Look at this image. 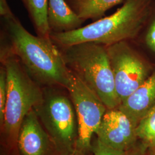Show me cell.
Here are the masks:
<instances>
[{
    "label": "cell",
    "instance_id": "obj_17",
    "mask_svg": "<svg viewBox=\"0 0 155 155\" xmlns=\"http://www.w3.org/2000/svg\"><path fill=\"white\" fill-rule=\"evenodd\" d=\"M94 155H125L126 152L113 149L97 139L91 148Z\"/></svg>",
    "mask_w": 155,
    "mask_h": 155
},
{
    "label": "cell",
    "instance_id": "obj_8",
    "mask_svg": "<svg viewBox=\"0 0 155 155\" xmlns=\"http://www.w3.org/2000/svg\"><path fill=\"white\" fill-rule=\"evenodd\" d=\"M136 127L132 120L118 107L107 109L95 134L104 144L127 152L137 137Z\"/></svg>",
    "mask_w": 155,
    "mask_h": 155
},
{
    "label": "cell",
    "instance_id": "obj_14",
    "mask_svg": "<svg viewBox=\"0 0 155 155\" xmlns=\"http://www.w3.org/2000/svg\"><path fill=\"white\" fill-rule=\"evenodd\" d=\"M136 134L147 145L155 149V106L139 122Z\"/></svg>",
    "mask_w": 155,
    "mask_h": 155
},
{
    "label": "cell",
    "instance_id": "obj_16",
    "mask_svg": "<svg viewBox=\"0 0 155 155\" xmlns=\"http://www.w3.org/2000/svg\"><path fill=\"white\" fill-rule=\"evenodd\" d=\"M7 98V78L5 67L0 68V122L2 125L4 122L6 102Z\"/></svg>",
    "mask_w": 155,
    "mask_h": 155
},
{
    "label": "cell",
    "instance_id": "obj_5",
    "mask_svg": "<svg viewBox=\"0 0 155 155\" xmlns=\"http://www.w3.org/2000/svg\"><path fill=\"white\" fill-rule=\"evenodd\" d=\"M60 155H72L78 137L76 113L71 100L55 89H43V98L33 108Z\"/></svg>",
    "mask_w": 155,
    "mask_h": 155
},
{
    "label": "cell",
    "instance_id": "obj_10",
    "mask_svg": "<svg viewBox=\"0 0 155 155\" xmlns=\"http://www.w3.org/2000/svg\"><path fill=\"white\" fill-rule=\"evenodd\" d=\"M155 106V67L147 80L134 93L122 101L118 108L137 127Z\"/></svg>",
    "mask_w": 155,
    "mask_h": 155
},
{
    "label": "cell",
    "instance_id": "obj_9",
    "mask_svg": "<svg viewBox=\"0 0 155 155\" xmlns=\"http://www.w3.org/2000/svg\"><path fill=\"white\" fill-rule=\"evenodd\" d=\"M18 145L22 155H47L50 137L41 127L34 109L24 118L18 135Z\"/></svg>",
    "mask_w": 155,
    "mask_h": 155
},
{
    "label": "cell",
    "instance_id": "obj_20",
    "mask_svg": "<svg viewBox=\"0 0 155 155\" xmlns=\"http://www.w3.org/2000/svg\"><path fill=\"white\" fill-rule=\"evenodd\" d=\"M80 154H81V153H80V152H78L77 153V152H76V151H75V152H74L72 155H81Z\"/></svg>",
    "mask_w": 155,
    "mask_h": 155
},
{
    "label": "cell",
    "instance_id": "obj_15",
    "mask_svg": "<svg viewBox=\"0 0 155 155\" xmlns=\"http://www.w3.org/2000/svg\"><path fill=\"white\" fill-rule=\"evenodd\" d=\"M143 30L144 45L155 55V0L152 3L149 16Z\"/></svg>",
    "mask_w": 155,
    "mask_h": 155
},
{
    "label": "cell",
    "instance_id": "obj_12",
    "mask_svg": "<svg viewBox=\"0 0 155 155\" xmlns=\"http://www.w3.org/2000/svg\"><path fill=\"white\" fill-rule=\"evenodd\" d=\"M124 0H66L78 17L86 20L101 18L106 11Z\"/></svg>",
    "mask_w": 155,
    "mask_h": 155
},
{
    "label": "cell",
    "instance_id": "obj_18",
    "mask_svg": "<svg viewBox=\"0 0 155 155\" xmlns=\"http://www.w3.org/2000/svg\"><path fill=\"white\" fill-rule=\"evenodd\" d=\"M9 6L8 4L7 0H0V16L1 17L9 16L13 15Z\"/></svg>",
    "mask_w": 155,
    "mask_h": 155
},
{
    "label": "cell",
    "instance_id": "obj_7",
    "mask_svg": "<svg viewBox=\"0 0 155 155\" xmlns=\"http://www.w3.org/2000/svg\"><path fill=\"white\" fill-rule=\"evenodd\" d=\"M106 47L115 79L117 94L121 103L144 83L154 67L129 41Z\"/></svg>",
    "mask_w": 155,
    "mask_h": 155
},
{
    "label": "cell",
    "instance_id": "obj_2",
    "mask_svg": "<svg viewBox=\"0 0 155 155\" xmlns=\"http://www.w3.org/2000/svg\"><path fill=\"white\" fill-rule=\"evenodd\" d=\"M154 0H124L123 5L109 16L72 31L51 32L58 47L91 42L109 46L136 39L144 29Z\"/></svg>",
    "mask_w": 155,
    "mask_h": 155
},
{
    "label": "cell",
    "instance_id": "obj_19",
    "mask_svg": "<svg viewBox=\"0 0 155 155\" xmlns=\"http://www.w3.org/2000/svg\"><path fill=\"white\" fill-rule=\"evenodd\" d=\"M125 155H140V154L136 151H134V152H129L128 153L126 152Z\"/></svg>",
    "mask_w": 155,
    "mask_h": 155
},
{
    "label": "cell",
    "instance_id": "obj_4",
    "mask_svg": "<svg viewBox=\"0 0 155 155\" xmlns=\"http://www.w3.org/2000/svg\"><path fill=\"white\" fill-rule=\"evenodd\" d=\"M7 78V98L4 127L12 139L18 137L27 114L43 98V89L15 56H0Z\"/></svg>",
    "mask_w": 155,
    "mask_h": 155
},
{
    "label": "cell",
    "instance_id": "obj_6",
    "mask_svg": "<svg viewBox=\"0 0 155 155\" xmlns=\"http://www.w3.org/2000/svg\"><path fill=\"white\" fill-rule=\"evenodd\" d=\"M75 109L78 137L76 150L85 152L92 148L91 141L107 108L98 96L70 70L66 89Z\"/></svg>",
    "mask_w": 155,
    "mask_h": 155
},
{
    "label": "cell",
    "instance_id": "obj_1",
    "mask_svg": "<svg viewBox=\"0 0 155 155\" xmlns=\"http://www.w3.org/2000/svg\"><path fill=\"white\" fill-rule=\"evenodd\" d=\"M1 24L0 56H16L40 85L66 89L70 70L51 38L29 33L14 14L1 17Z\"/></svg>",
    "mask_w": 155,
    "mask_h": 155
},
{
    "label": "cell",
    "instance_id": "obj_3",
    "mask_svg": "<svg viewBox=\"0 0 155 155\" xmlns=\"http://www.w3.org/2000/svg\"><path fill=\"white\" fill-rule=\"evenodd\" d=\"M58 48L67 67L94 91L107 109L119 106L121 101L106 46L87 42Z\"/></svg>",
    "mask_w": 155,
    "mask_h": 155
},
{
    "label": "cell",
    "instance_id": "obj_13",
    "mask_svg": "<svg viewBox=\"0 0 155 155\" xmlns=\"http://www.w3.org/2000/svg\"><path fill=\"white\" fill-rule=\"evenodd\" d=\"M37 35L50 39L51 31L47 20V0H21Z\"/></svg>",
    "mask_w": 155,
    "mask_h": 155
},
{
    "label": "cell",
    "instance_id": "obj_11",
    "mask_svg": "<svg viewBox=\"0 0 155 155\" xmlns=\"http://www.w3.org/2000/svg\"><path fill=\"white\" fill-rule=\"evenodd\" d=\"M47 20L51 32L55 33L75 30L84 22L66 0H47Z\"/></svg>",
    "mask_w": 155,
    "mask_h": 155
}]
</instances>
